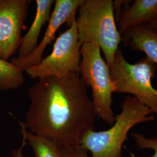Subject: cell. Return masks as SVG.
Segmentation results:
<instances>
[{
	"label": "cell",
	"instance_id": "obj_14",
	"mask_svg": "<svg viewBox=\"0 0 157 157\" xmlns=\"http://www.w3.org/2000/svg\"><path fill=\"white\" fill-rule=\"evenodd\" d=\"M136 147L139 150H151L154 153L149 157H157V136L147 137L140 133H132Z\"/></svg>",
	"mask_w": 157,
	"mask_h": 157
},
{
	"label": "cell",
	"instance_id": "obj_7",
	"mask_svg": "<svg viewBox=\"0 0 157 157\" xmlns=\"http://www.w3.org/2000/svg\"><path fill=\"white\" fill-rule=\"evenodd\" d=\"M29 0H0V58L7 61L19 50Z\"/></svg>",
	"mask_w": 157,
	"mask_h": 157
},
{
	"label": "cell",
	"instance_id": "obj_10",
	"mask_svg": "<svg viewBox=\"0 0 157 157\" xmlns=\"http://www.w3.org/2000/svg\"><path fill=\"white\" fill-rule=\"evenodd\" d=\"M36 12L33 22L26 34L23 36L18 50L19 58L29 56L38 45L41 30L45 23L48 22L51 15V8L55 4L54 0H36Z\"/></svg>",
	"mask_w": 157,
	"mask_h": 157
},
{
	"label": "cell",
	"instance_id": "obj_3",
	"mask_svg": "<svg viewBox=\"0 0 157 157\" xmlns=\"http://www.w3.org/2000/svg\"><path fill=\"white\" fill-rule=\"evenodd\" d=\"M76 22L78 40L98 43L109 67L119 49L122 37L116 25L112 0H83Z\"/></svg>",
	"mask_w": 157,
	"mask_h": 157
},
{
	"label": "cell",
	"instance_id": "obj_13",
	"mask_svg": "<svg viewBox=\"0 0 157 157\" xmlns=\"http://www.w3.org/2000/svg\"><path fill=\"white\" fill-rule=\"evenodd\" d=\"M24 82L23 72L11 62L0 58V90L15 89L22 86Z\"/></svg>",
	"mask_w": 157,
	"mask_h": 157
},
{
	"label": "cell",
	"instance_id": "obj_2",
	"mask_svg": "<svg viewBox=\"0 0 157 157\" xmlns=\"http://www.w3.org/2000/svg\"><path fill=\"white\" fill-rule=\"evenodd\" d=\"M121 109L109 129L89 130L80 138L78 145L90 152V157H122V147L130 130L139 124L155 119L151 110L132 95L125 97Z\"/></svg>",
	"mask_w": 157,
	"mask_h": 157
},
{
	"label": "cell",
	"instance_id": "obj_15",
	"mask_svg": "<svg viewBox=\"0 0 157 157\" xmlns=\"http://www.w3.org/2000/svg\"><path fill=\"white\" fill-rule=\"evenodd\" d=\"M62 157H90L88 151L80 145L62 148Z\"/></svg>",
	"mask_w": 157,
	"mask_h": 157
},
{
	"label": "cell",
	"instance_id": "obj_4",
	"mask_svg": "<svg viewBox=\"0 0 157 157\" xmlns=\"http://www.w3.org/2000/svg\"><path fill=\"white\" fill-rule=\"evenodd\" d=\"M109 67L114 93L135 97L157 117V90L152 84V79L155 76L156 64L146 56L130 63L119 49Z\"/></svg>",
	"mask_w": 157,
	"mask_h": 157
},
{
	"label": "cell",
	"instance_id": "obj_6",
	"mask_svg": "<svg viewBox=\"0 0 157 157\" xmlns=\"http://www.w3.org/2000/svg\"><path fill=\"white\" fill-rule=\"evenodd\" d=\"M82 45L75 21L56 39L50 54L42 59L38 65L28 69L26 72L30 78L39 79L79 73Z\"/></svg>",
	"mask_w": 157,
	"mask_h": 157
},
{
	"label": "cell",
	"instance_id": "obj_12",
	"mask_svg": "<svg viewBox=\"0 0 157 157\" xmlns=\"http://www.w3.org/2000/svg\"><path fill=\"white\" fill-rule=\"evenodd\" d=\"M19 124L20 132L27 144L31 146L34 157H62V148L55 142L29 132L22 121H19Z\"/></svg>",
	"mask_w": 157,
	"mask_h": 157
},
{
	"label": "cell",
	"instance_id": "obj_9",
	"mask_svg": "<svg viewBox=\"0 0 157 157\" xmlns=\"http://www.w3.org/2000/svg\"><path fill=\"white\" fill-rule=\"evenodd\" d=\"M117 20L122 40L140 26L157 32V0H136L121 12Z\"/></svg>",
	"mask_w": 157,
	"mask_h": 157
},
{
	"label": "cell",
	"instance_id": "obj_11",
	"mask_svg": "<svg viewBox=\"0 0 157 157\" xmlns=\"http://www.w3.org/2000/svg\"><path fill=\"white\" fill-rule=\"evenodd\" d=\"M124 46L145 53L146 57L157 64V32L146 26L133 29L122 40Z\"/></svg>",
	"mask_w": 157,
	"mask_h": 157
},
{
	"label": "cell",
	"instance_id": "obj_16",
	"mask_svg": "<svg viewBox=\"0 0 157 157\" xmlns=\"http://www.w3.org/2000/svg\"><path fill=\"white\" fill-rule=\"evenodd\" d=\"M28 144L25 139L22 137V141L21 145L19 148L13 150L12 151V157H25L23 155V149L25 146Z\"/></svg>",
	"mask_w": 157,
	"mask_h": 157
},
{
	"label": "cell",
	"instance_id": "obj_1",
	"mask_svg": "<svg viewBox=\"0 0 157 157\" xmlns=\"http://www.w3.org/2000/svg\"><path fill=\"white\" fill-rule=\"evenodd\" d=\"M87 87L79 73L39 79L29 89L26 129L61 148L78 145L84 133L94 129L97 118Z\"/></svg>",
	"mask_w": 157,
	"mask_h": 157
},
{
	"label": "cell",
	"instance_id": "obj_5",
	"mask_svg": "<svg viewBox=\"0 0 157 157\" xmlns=\"http://www.w3.org/2000/svg\"><path fill=\"white\" fill-rule=\"evenodd\" d=\"M79 75L87 87L92 90V102L97 117L112 125L115 115L112 110V94L114 87L109 67L101 56V51L95 41L82 44Z\"/></svg>",
	"mask_w": 157,
	"mask_h": 157
},
{
	"label": "cell",
	"instance_id": "obj_8",
	"mask_svg": "<svg viewBox=\"0 0 157 157\" xmlns=\"http://www.w3.org/2000/svg\"><path fill=\"white\" fill-rule=\"evenodd\" d=\"M83 0H56L45 34L36 49L23 58H12L11 62L22 72L38 65L42 60L46 47L55 39L56 32L63 24L70 27L76 19V12Z\"/></svg>",
	"mask_w": 157,
	"mask_h": 157
}]
</instances>
